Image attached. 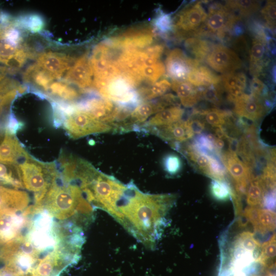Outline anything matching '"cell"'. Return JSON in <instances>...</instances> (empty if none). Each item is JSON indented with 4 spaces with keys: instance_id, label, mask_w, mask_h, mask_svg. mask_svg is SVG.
Wrapping results in <instances>:
<instances>
[{
    "instance_id": "6da1fadb",
    "label": "cell",
    "mask_w": 276,
    "mask_h": 276,
    "mask_svg": "<svg viewBox=\"0 0 276 276\" xmlns=\"http://www.w3.org/2000/svg\"><path fill=\"white\" fill-rule=\"evenodd\" d=\"M176 199L173 194L144 193L129 182L110 215L138 241L154 249Z\"/></svg>"
},
{
    "instance_id": "7a4b0ae2",
    "label": "cell",
    "mask_w": 276,
    "mask_h": 276,
    "mask_svg": "<svg viewBox=\"0 0 276 276\" xmlns=\"http://www.w3.org/2000/svg\"><path fill=\"white\" fill-rule=\"evenodd\" d=\"M40 206L60 220L74 217L77 223L82 225L88 222L93 216V207L79 187L63 180L61 176L51 185Z\"/></svg>"
},
{
    "instance_id": "3957f363",
    "label": "cell",
    "mask_w": 276,
    "mask_h": 276,
    "mask_svg": "<svg viewBox=\"0 0 276 276\" xmlns=\"http://www.w3.org/2000/svg\"><path fill=\"white\" fill-rule=\"evenodd\" d=\"M24 188L35 194V205L40 206L51 185L60 176L55 163H44L30 154L17 164Z\"/></svg>"
},
{
    "instance_id": "277c9868",
    "label": "cell",
    "mask_w": 276,
    "mask_h": 276,
    "mask_svg": "<svg viewBox=\"0 0 276 276\" xmlns=\"http://www.w3.org/2000/svg\"><path fill=\"white\" fill-rule=\"evenodd\" d=\"M41 252L29 237L22 235L2 247L0 262L16 268L27 275L40 259Z\"/></svg>"
},
{
    "instance_id": "5b68a950",
    "label": "cell",
    "mask_w": 276,
    "mask_h": 276,
    "mask_svg": "<svg viewBox=\"0 0 276 276\" xmlns=\"http://www.w3.org/2000/svg\"><path fill=\"white\" fill-rule=\"evenodd\" d=\"M59 119L68 136L74 139L93 134L113 131L110 125L97 120L76 106H68Z\"/></svg>"
},
{
    "instance_id": "8992f818",
    "label": "cell",
    "mask_w": 276,
    "mask_h": 276,
    "mask_svg": "<svg viewBox=\"0 0 276 276\" xmlns=\"http://www.w3.org/2000/svg\"><path fill=\"white\" fill-rule=\"evenodd\" d=\"M112 51L106 41L102 42L95 47L89 58L94 76L93 85L98 91L121 75L114 60L112 59Z\"/></svg>"
},
{
    "instance_id": "52a82bcc",
    "label": "cell",
    "mask_w": 276,
    "mask_h": 276,
    "mask_svg": "<svg viewBox=\"0 0 276 276\" xmlns=\"http://www.w3.org/2000/svg\"><path fill=\"white\" fill-rule=\"evenodd\" d=\"M206 16L207 12L201 2L190 4L185 6L172 18L173 31L180 37L197 34Z\"/></svg>"
},
{
    "instance_id": "ba28073f",
    "label": "cell",
    "mask_w": 276,
    "mask_h": 276,
    "mask_svg": "<svg viewBox=\"0 0 276 276\" xmlns=\"http://www.w3.org/2000/svg\"><path fill=\"white\" fill-rule=\"evenodd\" d=\"M239 19L225 5L212 4L209 7L206 19L197 34H210L223 38Z\"/></svg>"
},
{
    "instance_id": "9c48e42d",
    "label": "cell",
    "mask_w": 276,
    "mask_h": 276,
    "mask_svg": "<svg viewBox=\"0 0 276 276\" xmlns=\"http://www.w3.org/2000/svg\"><path fill=\"white\" fill-rule=\"evenodd\" d=\"M176 102L175 96L169 93L155 101L140 103L132 109L126 122L127 131L140 130L142 126L151 116L168 107L176 105Z\"/></svg>"
},
{
    "instance_id": "30bf717a",
    "label": "cell",
    "mask_w": 276,
    "mask_h": 276,
    "mask_svg": "<svg viewBox=\"0 0 276 276\" xmlns=\"http://www.w3.org/2000/svg\"><path fill=\"white\" fill-rule=\"evenodd\" d=\"M79 257L57 244L52 250L39 260L29 276H58L64 267L75 263Z\"/></svg>"
},
{
    "instance_id": "8fae6325",
    "label": "cell",
    "mask_w": 276,
    "mask_h": 276,
    "mask_svg": "<svg viewBox=\"0 0 276 276\" xmlns=\"http://www.w3.org/2000/svg\"><path fill=\"white\" fill-rule=\"evenodd\" d=\"M154 35V30L150 28L132 29L105 41L114 50H140L152 43Z\"/></svg>"
},
{
    "instance_id": "7c38bea8",
    "label": "cell",
    "mask_w": 276,
    "mask_h": 276,
    "mask_svg": "<svg viewBox=\"0 0 276 276\" xmlns=\"http://www.w3.org/2000/svg\"><path fill=\"white\" fill-rule=\"evenodd\" d=\"M205 61L212 70L222 75L235 72L242 65L241 58L235 51L220 44L212 46Z\"/></svg>"
},
{
    "instance_id": "4fadbf2b",
    "label": "cell",
    "mask_w": 276,
    "mask_h": 276,
    "mask_svg": "<svg viewBox=\"0 0 276 276\" xmlns=\"http://www.w3.org/2000/svg\"><path fill=\"white\" fill-rule=\"evenodd\" d=\"M234 104L233 112L236 116L252 122L261 120L269 112L272 105L270 99H262L246 93Z\"/></svg>"
},
{
    "instance_id": "5bb4252c",
    "label": "cell",
    "mask_w": 276,
    "mask_h": 276,
    "mask_svg": "<svg viewBox=\"0 0 276 276\" xmlns=\"http://www.w3.org/2000/svg\"><path fill=\"white\" fill-rule=\"evenodd\" d=\"M200 62L189 56L183 51L175 48L170 51L165 61V68L172 80L186 81L192 68Z\"/></svg>"
},
{
    "instance_id": "9a60e30c",
    "label": "cell",
    "mask_w": 276,
    "mask_h": 276,
    "mask_svg": "<svg viewBox=\"0 0 276 276\" xmlns=\"http://www.w3.org/2000/svg\"><path fill=\"white\" fill-rule=\"evenodd\" d=\"M220 159L225 170L234 180L235 187L247 188L254 175L251 170L238 157V155L228 150L221 153Z\"/></svg>"
},
{
    "instance_id": "2e32d148",
    "label": "cell",
    "mask_w": 276,
    "mask_h": 276,
    "mask_svg": "<svg viewBox=\"0 0 276 276\" xmlns=\"http://www.w3.org/2000/svg\"><path fill=\"white\" fill-rule=\"evenodd\" d=\"M76 106L111 126L114 121L117 105L107 99L93 98L82 102Z\"/></svg>"
},
{
    "instance_id": "e0dca14e",
    "label": "cell",
    "mask_w": 276,
    "mask_h": 276,
    "mask_svg": "<svg viewBox=\"0 0 276 276\" xmlns=\"http://www.w3.org/2000/svg\"><path fill=\"white\" fill-rule=\"evenodd\" d=\"M26 216L24 213H0V246L22 235L27 223Z\"/></svg>"
},
{
    "instance_id": "ac0fdd59",
    "label": "cell",
    "mask_w": 276,
    "mask_h": 276,
    "mask_svg": "<svg viewBox=\"0 0 276 276\" xmlns=\"http://www.w3.org/2000/svg\"><path fill=\"white\" fill-rule=\"evenodd\" d=\"M147 132L155 134L171 146L186 142L194 136L187 120H182L167 125L151 128Z\"/></svg>"
},
{
    "instance_id": "d6986e66",
    "label": "cell",
    "mask_w": 276,
    "mask_h": 276,
    "mask_svg": "<svg viewBox=\"0 0 276 276\" xmlns=\"http://www.w3.org/2000/svg\"><path fill=\"white\" fill-rule=\"evenodd\" d=\"M72 59L62 53L44 52L38 55L36 63L54 79H60L70 68Z\"/></svg>"
},
{
    "instance_id": "ffe728a7",
    "label": "cell",
    "mask_w": 276,
    "mask_h": 276,
    "mask_svg": "<svg viewBox=\"0 0 276 276\" xmlns=\"http://www.w3.org/2000/svg\"><path fill=\"white\" fill-rule=\"evenodd\" d=\"M30 202L29 195L26 192L1 186L0 213L23 212L28 208Z\"/></svg>"
},
{
    "instance_id": "44dd1931",
    "label": "cell",
    "mask_w": 276,
    "mask_h": 276,
    "mask_svg": "<svg viewBox=\"0 0 276 276\" xmlns=\"http://www.w3.org/2000/svg\"><path fill=\"white\" fill-rule=\"evenodd\" d=\"M93 74L89 58L84 54L76 60L67 70L64 81L74 84L81 89L88 88L93 85Z\"/></svg>"
},
{
    "instance_id": "7402d4cb",
    "label": "cell",
    "mask_w": 276,
    "mask_h": 276,
    "mask_svg": "<svg viewBox=\"0 0 276 276\" xmlns=\"http://www.w3.org/2000/svg\"><path fill=\"white\" fill-rule=\"evenodd\" d=\"M29 155L14 134L6 130L0 142V163L17 165Z\"/></svg>"
},
{
    "instance_id": "603a6c76",
    "label": "cell",
    "mask_w": 276,
    "mask_h": 276,
    "mask_svg": "<svg viewBox=\"0 0 276 276\" xmlns=\"http://www.w3.org/2000/svg\"><path fill=\"white\" fill-rule=\"evenodd\" d=\"M244 215L252 224L255 232L265 234L275 228V213L265 209L249 206Z\"/></svg>"
},
{
    "instance_id": "cb8c5ba5",
    "label": "cell",
    "mask_w": 276,
    "mask_h": 276,
    "mask_svg": "<svg viewBox=\"0 0 276 276\" xmlns=\"http://www.w3.org/2000/svg\"><path fill=\"white\" fill-rule=\"evenodd\" d=\"M266 50V36L262 31L252 38L249 51V68L254 77L260 74L265 65Z\"/></svg>"
},
{
    "instance_id": "d4e9b609",
    "label": "cell",
    "mask_w": 276,
    "mask_h": 276,
    "mask_svg": "<svg viewBox=\"0 0 276 276\" xmlns=\"http://www.w3.org/2000/svg\"><path fill=\"white\" fill-rule=\"evenodd\" d=\"M221 84L227 94L229 101L234 102L245 93L247 87L246 76L241 72H233L221 75Z\"/></svg>"
},
{
    "instance_id": "484cf974",
    "label": "cell",
    "mask_w": 276,
    "mask_h": 276,
    "mask_svg": "<svg viewBox=\"0 0 276 276\" xmlns=\"http://www.w3.org/2000/svg\"><path fill=\"white\" fill-rule=\"evenodd\" d=\"M184 112V109L178 105L168 107L149 118L142 126L140 130L147 132L151 128L177 122L181 120Z\"/></svg>"
},
{
    "instance_id": "4316f807",
    "label": "cell",
    "mask_w": 276,
    "mask_h": 276,
    "mask_svg": "<svg viewBox=\"0 0 276 276\" xmlns=\"http://www.w3.org/2000/svg\"><path fill=\"white\" fill-rule=\"evenodd\" d=\"M186 81L197 87H206L221 82V75L201 63L192 68Z\"/></svg>"
},
{
    "instance_id": "83f0119b",
    "label": "cell",
    "mask_w": 276,
    "mask_h": 276,
    "mask_svg": "<svg viewBox=\"0 0 276 276\" xmlns=\"http://www.w3.org/2000/svg\"><path fill=\"white\" fill-rule=\"evenodd\" d=\"M171 87L176 93L182 105L186 107H192L201 100L199 87L187 81L172 80Z\"/></svg>"
},
{
    "instance_id": "f1b7e54d",
    "label": "cell",
    "mask_w": 276,
    "mask_h": 276,
    "mask_svg": "<svg viewBox=\"0 0 276 276\" xmlns=\"http://www.w3.org/2000/svg\"><path fill=\"white\" fill-rule=\"evenodd\" d=\"M192 114L198 116L213 128L225 127L234 117L231 112L217 108L194 109Z\"/></svg>"
},
{
    "instance_id": "f546056e",
    "label": "cell",
    "mask_w": 276,
    "mask_h": 276,
    "mask_svg": "<svg viewBox=\"0 0 276 276\" xmlns=\"http://www.w3.org/2000/svg\"><path fill=\"white\" fill-rule=\"evenodd\" d=\"M24 80L45 91H48L54 79L36 63L29 66L23 74Z\"/></svg>"
},
{
    "instance_id": "4dcf8cb0",
    "label": "cell",
    "mask_w": 276,
    "mask_h": 276,
    "mask_svg": "<svg viewBox=\"0 0 276 276\" xmlns=\"http://www.w3.org/2000/svg\"><path fill=\"white\" fill-rule=\"evenodd\" d=\"M25 91V88L9 78L0 83V113L13 101L18 94Z\"/></svg>"
},
{
    "instance_id": "1f68e13d",
    "label": "cell",
    "mask_w": 276,
    "mask_h": 276,
    "mask_svg": "<svg viewBox=\"0 0 276 276\" xmlns=\"http://www.w3.org/2000/svg\"><path fill=\"white\" fill-rule=\"evenodd\" d=\"M267 191L265 185L260 175L254 176L246 191V201L249 206H261L264 195Z\"/></svg>"
},
{
    "instance_id": "d6a6232c",
    "label": "cell",
    "mask_w": 276,
    "mask_h": 276,
    "mask_svg": "<svg viewBox=\"0 0 276 276\" xmlns=\"http://www.w3.org/2000/svg\"><path fill=\"white\" fill-rule=\"evenodd\" d=\"M170 88L171 82L167 79H162L148 86L141 87L136 92L140 101L144 102L164 95Z\"/></svg>"
},
{
    "instance_id": "836d02e7",
    "label": "cell",
    "mask_w": 276,
    "mask_h": 276,
    "mask_svg": "<svg viewBox=\"0 0 276 276\" xmlns=\"http://www.w3.org/2000/svg\"><path fill=\"white\" fill-rule=\"evenodd\" d=\"M186 49L192 55L193 59L201 62L205 58L213 45L206 40L197 37L187 38L185 42Z\"/></svg>"
},
{
    "instance_id": "e575fe53",
    "label": "cell",
    "mask_w": 276,
    "mask_h": 276,
    "mask_svg": "<svg viewBox=\"0 0 276 276\" xmlns=\"http://www.w3.org/2000/svg\"><path fill=\"white\" fill-rule=\"evenodd\" d=\"M0 183L17 189L24 188L17 165L0 163Z\"/></svg>"
},
{
    "instance_id": "d590c367",
    "label": "cell",
    "mask_w": 276,
    "mask_h": 276,
    "mask_svg": "<svg viewBox=\"0 0 276 276\" xmlns=\"http://www.w3.org/2000/svg\"><path fill=\"white\" fill-rule=\"evenodd\" d=\"M225 5L240 18L253 14L260 8V3L255 1H227Z\"/></svg>"
},
{
    "instance_id": "8d00e7d4",
    "label": "cell",
    "mask_w": 276,
    "mask_h": 276,
    "mask_svg": "<svg viewBox=\"0 0 276 276\" xmlns=\"http://www.w3.org/2000/svg\"><path fill=\"white\" fill-rule=\"evenodd\" d=\"M14 24L18 28H24L32 33L42 31L44 26L43 18L38 14H29L21 16L13 19Z\"/></svg>"
},
{
    "instance_id": "74e56055",
    "label": "cell",
    "mask_w": 276,
    "mask_h": 276,
    "mask_svg": "<svg viewBox=\"0 0 276 276\" xmlns=\"http://www.w3.org/2000/svg\"><path fill=\"white\" fill-rule=\"evenodd\" d=\"M275 250L276 240L274 234L269 240L261 245L260 256L255 262L260 263L264 267L270 268L273 266Z\"/></svg>"
},
{
    "instance_id": "f35d334b",
    "label": "cell",
    "mask_w": 276,
    "mask_h": 276,
    "mask_svg": "<svg viewBox=\"0 0 276 276\" xmlns=\"http://www.w3.org/2000/svg\"><path fill=\"white\" fill-rule=\"evenodd\" d=\"M48 91L67 101L74 100L79 96V93L67 83L60 81L53 82Z\"/></svg>"
},
{
    "instance_id": "ab89813d",
    "label": "cell",
    "mask_w": 276,
    "mask_h": 276,
    "mask_svg": "<svg viewBox=\"0 0 276 276\" xmlns=\"http://www.w3.org/2000/svg\"><path fill=\"white\" fill-rule=\"evenodd\" d=\"M201 98L215 105H219L222 101V94L224 91L220 83L206 87H199Z\"/></svg>"
},
{
    "instance_id": "60d3db41",
    "label": "cell",
    "mask_w": 276,
    "mask_h": 276,
    "mask_svg": "<svg viewBox=\"0 0 276 276\" xmlns=\"http://www.w3.org/2000/svg\"><path fill=\"white\" fill-rule=\"evenodd\" d=\"M166 71L164 64L161 61L149 66H144L142 70V78L151 84L157 81L161 78Z\"/></svg>"
},
{
    "instance_id": "b9f144b4",
    "label": "cell",
    "mask_w": 276,
    "mask_h": 276,
    "mask_svg": "<svg viewBox=\"0 0 276 276\" xmlns=\"http://www.w3.org/2000/svg\"><path fill=\"white\" fill-rule=\"evenodd\" d=\"M233 189L225 181L213 179L210 185V191L213 197L219 201L228 200L232 195Z\"/></svg>"
},
{
    "instance_id": "7bdbcfd3",
    "label": "cell",
    "mask_w": 276,
    "mask_h": 276,
    "mask_svg": "<svg viewBox=\"0 0 276 276\" xmlns=\"http://www.w3.org/2000/svg\"><path fill=\"white\" fill-rule=\"evenodd\" d=\"M234 246L240 247L253 253L261 247V244L254 238L253 233L244 232L237 237Z\"/></svg>"
},
{
    "instance_id": "ee69618b",
    "label": "cell",
    "mask_w": 276,
    "mask_h": 276,
    "mask_svg": "<svg viewBox=\"0 0 276 276\" xmlns=\"http://www.w3.org/2000/svg\"><path fill=\"white\" fill-rule=\"evenodd\" d=\"M163 166L168 174L175 175L181 170L182 162L179 156L174 153H170L164 157Z\"/></svg>"
},
{
    "instance_id": "f6af8a7d",
    "label": "cell",
    "mask_w": 276,
    "mask_h": 276,
    "mask_svg": "<svg viewBox=\"0 0 276 276\" xmlns=\"http://www.w3.org/2000/svg\"><path fill=\"white\" fill-rule=\"evenodd\" d=\"M154 26L156 31L160 34L166 35L173 29V21L171 15L164 12H160L154 20Z\"/></svg>"
},
{
    "instance_id": "bcb514c9",
    "label": "cell",
    "mask_w": 276,
    "mask_h": 276,
    "mask_svg": "<svg viewBox=\"0 0 276 276\" xmlns=\"http://www.w3.org/2000/svg\"><path fill=\"white\" fill-rule=\"evenodd\" d=\"M275 1H267L261 10L262 17L267 26L273 29L275 26Z\"/></svg>"
},
{
    "instance_id": "7dc6e473",
    "label": "cell",
    "mask_w": 276,
    "mask_h": 276,
    "mask_svg": "<svg viewBox=\"0 0 276 276\" xmlns=\"http://www.w3.org/2000/svg\"><path fill=\"white\" fill-rule=\"evenodd\" d=\"M250 94L262 98L269 99V94L266 85L257 77H254L249 85Z\"/></svg>"
},
{
    "instance_id": "c3c4849f",
    "label": "cell",
    "mask_w": 276,
    "mask_h": 276,
    "mask_svg": "<svg viewBox=\"0 0 276 276\" xmlns=\"http://www.w3.org/2000/svg\"><path fill=\"white\" fill-rule=\"evenodd\" d=\"M187 120L194 135L201 134L205 129L206 123L197 115L191 114V116Z\"/></svg>"
},
{
    "instance_id": "681fc988",
    "label": "cell",
    "mask_w": 276,
    "mask_h": 276,
    "mask_svg": "<svg viewBox=\"0 0 276 276\" xmlns=\"http://www.w3.org/2000/svg\"><path fill=\"white\" fill-rule=\"evenodd\" d=\"M265 209L273 211L275 209V189L266 191L262 201L261 206Z\"/></svg>"
},
{
    "instance_id": "f907efd6",
    "label": "cell",
    "mask_w": 276,
    "mask_h": 276,
    "mask_svg": "<svg viewBox=\"0 0 276 276\" xmlns=\"http://www.w3.org/2000/svg\"><path fill=\"white\" fill-rule=\"evenodd\" d=\"M164 45L157 44L146 48L144 51L150 57L158 60L164 50Z\"/></svg>"
},
{
    "instance_id": "816d5d0a",
    "label": "cell",
    "mask_w": 276,
    "mask_h": 276,
    "mask_svg": "<svg viewBox=\"0 0 276 276\" xmlns=\"http://www.w3.org/2000/svg\"><path fill=\"white\" fill-rule=\"evenodd\" d=\"M0 276H26V275L16 268L5 265L0 268Z\"/></svg>"
},
{
    "instance_id": "f5cc1de1",
    "label": "cell",
    "mask_w": 276,
    "mask_h": 276,
    "mask_svg": "<svg viewBox=\"0 0 276 276\" xmlns=\"http://www.w3.org/2000/svg\"><path fill=\"white\" fill-rule=\"evenodd\" d=\"M9 72L7 67L0 65V83L6 78V75Z\"/></svg>"
},
{
    "instance_id": "db71d44e",
    "label": "cell",
    "mask_w": 276,
    "mask_h": 276,
    "mask_svg": "<svg viewBox=\"0 0 276 276\" xmlns=\"http://www.w3.org/2000/svg\"><path fill=\"white\" fill-rule=\"evenodd\" d=\"M264 276H273L270 273L268 272L266 274H265Z\"/></svg>"
},
{
    "instance_id": "11a10c76",
    "label": "cell",
    "mask_w": 276,
    "mask_h": 276,
    "mask_svg": "<svg viewBox=\"0 0 276 276\" xmlns=\"http://www.w3.org/2000/svg\"><path fill=\"white\" fill-rule=\"evenodd\" d=\"M1 13H2V12H0V15H1Z\"/></svg>"
},
{
    "instance_id": "9f6ffc18",
    "label": "cell",
    "mask_w": 276,
    "mask_h": 276,
    "mask_svg": "<svg viewBox=\"0 0 276 276\" xmlns=\"http://www.w3.org/2000/svg\"><path fill=\"white\" fill-rule=\"evenodd\" d=\"M0 140H1V135H0Z\"/></svg>"
}]
</instances>
